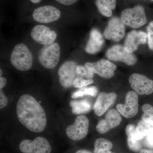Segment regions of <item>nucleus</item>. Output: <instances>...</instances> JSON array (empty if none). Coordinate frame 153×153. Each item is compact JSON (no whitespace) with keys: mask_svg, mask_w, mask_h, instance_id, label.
<instances>
[{"mask_svg":"<svg viewBox=\"0 0 153 153\" xmlns=\"http://www.w3.org/2000/svg\"><path fill=\"white\" fill-rule=\"evenodd\" d=\"M18 119L30 131L40 133L47 126V118L44 108L36 99L29 94L20 97L16 105Z\"/></svg>","mask_w":153,"mask_h":153,"instance_id":"nucleus-1","label":"nucleus"},{"mask_svg":"<svg viewBox=\"0 0 153 153\" xmlns=\"http://www.w3.org/2000/svg\"><path fill=\"white\" fill-rule=\"evenodd\" d=\"M10 61L16 69L21 71H27L33 66V55L26 45L18 44L12 52Z\"/></svg>","mask_w":153,"mask_h":153,"instance_id":"nucleus-2","label":"nucleus"},{"mask_svg":"<svg viewBox=\"0 0 153 153\" xmlns=\"http://www.w3.org/2000/svg\"><path fill=\"white\" fill-rule=\"evenodd\" d=\"M60 48L57 42L44 45L38 54L39 63L47 69L55 68L59 62L60 58Z\"/></svg>","mask_w":153,"mask_h":153,"instance_id":"nucleus-3","label":"nucleus"},{"mask_svg":"<svg viewBox=\"0 0 153 153\" xmlns=\"http://www.w3.org/2000/svg\"><path fill=\"white\" fill-rule=\"evenodd\" d=\"M120 19L124 25L132 28H140L147 22L145 9L141 5L123 10Z\"/></svg>","mask_w":153,"mask_h":153,"instance_id":"nucleus-4","label":"nucleus"},{"mask_svg":"<svg viewBox=\"0 0 153 153\" xmlns=\"http://www.w3.org/2000/svg\"><path fill=\"white\" fill-rule=\"evenodd\" d=\"M89 123V120L85 116H78L74 123L67 127L66 131V135L72 140H81L87 135Z\"/></svg>","mask_w":153,"mask_h":153,"instance_id":"nucleus-5","label":"nucleus"},{"mask_svg":"<svg viewBox=\"0 0 153 153\" xmlns=\"http://www.w3.org/2000/svg\"><path fill=\"white\" fill-rule=\"evenodd\" d=\"M23 153H50L52 147L48 140L43 137H37L34 140H25L19 145Z\"/></svg>","mask_w":153,"mask_h":153,"instance_id":"nucleus-6","label":"nucleus"},{"mask_svg":"<svg viewBox=\"0 0 153 153\" xmlns=\"http://www.w3.org/2000/svg\"><path fill=\"white\" fill-rule=\"evenodd\" d=\"M129 82L133 89L140 95H149L153 93V80L143 74H132Z\"/></svg>","mask_w":153,"mask_h":153,"instance_id":"nucleus-7","label":"nucleus"},{"mask_svg":"<svg viewBox=\"0 0 153 153\" xmlns=\"http://www.w3.org/2000/svg\"><path fill=\"white\" fill-rule=\"evenodd\" d=\"M138 105L137 94L135 91H129L126 94L125 103L118 104L117 109L125 117L131 118L137 114Z\"/></svg>","mask_w":153,"mask_h":153,"instance_id":"nucleus-8","label":"nucleus"},{"mask_svg":"<svg viewBox=\"0 0 153 153\" xmlns=\"http://www.w3.org/2000/svg\"><path fill=\"white\" fill-rule=\"evenodd\" d=\"M85 66L89 71L105 78H110L114 75L117 67L108 60L101 59L96 62L85 63Z\"/></svg>","mask_w":153,"mask_h":153,"instance_id":"nucleus-9","label":"nucleus"},{"mask_svg":"<svg viewBox=\"0 0 153 153\" xmlns=\"http://www.w3.org/2000/svg\"><path fill=\"white\" fill-rule=\"evenodd\" d=\"M61 13L59 9L52 6L39 7L33 12V19L41 23H49L55 22L60 18Z\"/></svg>","mask_w":153,"mask_h":153,"instance_id":"nucleus-10","label":"nucleus"},{"mask_svg":"<svg viewBox=\"0 0 153 153\" xmlns=\"http://www.w3.org/2000/svg\"><path fill=\"white\" fill-rule=\"evenodd\" d=\"M107 57L109 60L123 62L128 66H132L136 63L137 58L132 53L126 51L124 47L120 45L114 46L108 50Z\"/></svg>","mask_w":153,"mask_h":153,"instance_id":"nucleus-11","label":"nucleus"},{"mask_svg":"<svg viewBox=\"0 0 153 153\" xmlns=\"http://www.w3.org/2000/svg\"><path fill=\"white\" fill-rule=\"evenodd\" d=\"M76 63L73 61H67L60 66L58 71L59 81L63 87L67 88L73 85L76 77Z\"/></svg>","mask_w":153,"mask_h":153,"instance_id":"nucleus-12","label":"nucleus"},{"mask_svg":"<svg viewBox=\"0 0 153 153\" xmlns=\"http://www.w3.org/2000/svg\"><path fill=\"white\" fill-rule=\"evenodd\" d=\"M125 32V25L121 19L114 17L111 18L104 32L105 38L108 40L119 41L123 38Z\"/></svg>","mask_w":153,"mask_h":153,"instance_id":"nucleus-13","label":"nucleus"},{"mask_svg":"<svg viewBox=\"0 0 153 153\" xmlns=\"http://www.w3.org/2000/svg\"><path fill=\"white\" fill-rule=\"evenodd\" d=\"M31 36L34 41L39 44L46 45L52 44L57 38V33L48 27L43 25L34 27L31 31Z\"/></svg>","mask_w":153,"mask_h":153,"instance_id":"nucleus-14","label":"nucleus"},{"mask_svg":"<svg viewBox=\"0 0 153 153\" xmlns=\"http://www.w3.org/2000/svg\"><path fill=\"white\" fill-rule=\"evenodd\" d=\"M121 121L122 118L117 110H110L105 115L104 119L100 120L96 126V130L100 134L106 133L119 125Z\"/></svg>","mask_w":153,"mask_h":153,"instance_id":"nucleus-15","label":"nucleus"},{"mask_svg":"<svg viewBox=\"0 0 153 153\" xmlns=\"http://www.w3.org/2000/svg\"><path fill=\"white\" fill-rule=\"evenodd\" d=\"M117 97V94L114 92L100 93L94 106L95 114L99 117L102 115L113 104Z\"/></svg>","mask_w":153,"mask_h":153,"instance_id":"nucleus-16","label":"nucleus"},{"mask_svg":"<svg viewBox=\"0 0 153 153\" xmlns=\"http://www.w3.org/2000/svg\"><path fill=\"white\" fill-rule=\"evenodd\" d=\"M147 34L143 31H132L128 34L124 45L126 51L132 53L141 44H146Z\"/></svg>","mask_w":153,"mask_h":153,"instance_id":"nucleus-17","label":"nucleus"},{"mask_svg":"<svg viewBox=\"0 0 153 153\" xmlns=\"http://www.w3.org/2000/svg\"><path fill=\"white\" fill-rule=\"evenodd\" d=\"M104 40L98 30L93 29L85 47V51L89 54H94L100 51L104 44Z\"/></svg>","mask_w":153,"mask_h":153,"instance_id":"nucleus-18","label":"nucleus"},{"mask_svg":"<svg viewBox=\"0 0 153 153\" xmlns=\"http://www.w3.org/2000/svg\"><path fill=\"white\" fill-rule=\"evenodd\" d=\"M136 127L134 125L129 124L126 128V133L127 136V145L129 149L134 152H138L141 150V145L140 141L135 138Z\"/></svg>","mask_w":153,"mask_h":153,"instance_id":"nucleus-19","label":"nucleus"},{"mask_svg":"<svg viewBox=\"0 0 153 153\" xmlns=\"http://www.w3.org/2000/svg\"><path fill=\"white\" fill-rule=\"evenodd\" d=\"M116 0H96L95 4L100 13L105 17L112 15V10L115 8Z\"/></svg>","mask_w":153,"mask_h":153,"instance_id":"nucleus-20","label":"nucleus"},{"mask_svg":"<svg viewBox=\"0 0 153 153\" xmlns=\"http://www.w3.org/2000/svg\"><path fill=\"white\" fill-rule=\"evenodd\" d=\"M72 108V112L75 114H80L89 112L91 109V104L88 100H72L70 102Z\"/></svg>","mask_w":153,"mask_h":153,"instance_id":"nucleus-21","label":"nucleus"},{"mask_svg":"<svg viewBox=\"0 0 153 153\" xmlns=\"http://www.w3.org/2000/svg\"><path fill=\"white\" fill-rule=\"evenodd\" d=\"M153 129V125L148 123L144 121H140L136 127L134 134V137L138 141L141 140Z\"/></svg>","mask_w":153,"mask_h":153,"instance_id":"nucleus-22","label":"nucleus"},{"mask_svg":"<svg viewBox=\"0 0 153 153\" xmlns=\"http://www.w3.org/2000/svg\"><path fill=\"white\" fill-rule=\"evenodd\" d=\"M142 111L143 114L142 120L148 123L153 125V106L150 104H145L143 105Z\"/></svg>","mask_w":153,"mask_h":153,"instance_id":"nucleus-23","label":"nucleus"},{"mask_svg":"<svg viewBox=\"0 0 153 153\" xmlns=\"http://www.w3.org/2000/svg\"><path fill=\"white\" fill-rule=\"evenodd\" d=\"M94 149L102 150H110L112 149L113 145L109 140L105 138H98L94 142Z\"/></svg>","mask_w":153,"mask_h":153,"instance_id":"nucleus-24","label":"nucleus"},{"mask_svg":"<svg viewBox=\"0 0 153 153\" xmlns=\"http://www.w3.org/2000/svg\"><path fill=\"white\" fill-rule=\"evenodd\" d=\"M94 80L92 79H84L80 77L75 78L73 83V86L76 88H81L92 84Z\"/></svg>","mask_w":153,"mask_h":153,"instance_id":"nucleus-25","label":"nucleus"},{"mask_svg":"<svg viewBox=\"0 0 153 153\" xmlns=\"http://www.w3.org/2000/svg\"><path fill=\"white\" fill-rule=\"evenodd\" d=\"M76 74L85 76L87 79H92L94 76V73L89 71L85 66H77L76 68Z\"/></svg>","mask_w":153,"mask_h":153,"instance_id":"nucleus-26","label":"nucleus"},{"mask_svg":"<svg viewBox=\"0 0 153 153\" xmlns=\"http://www.w3.org/2000/svg\"><path fill=\"white\" fill-rule=\"evenodd\" d=\"M83 96L85 95L91 96L95 97L98 93L97 88L95 86H91L89 87H83L80 88Z\"/></svg>","mask_w":153,"mask_h":153,"instance_id":"nucleus-27","label":"nucleus"},{"mask_svg":"<svg viewBox=\"0 0 153 153\" xmlns=\"http://www.w3.org/2000/svg\"><path fill=\"white\" fill-rule=\"evenodd\" d=\"M8 100L2 90L0 89V108H4L8 104Z\"/></svg>","mask_w":153,"mask_h":153,"instance_id":"nucleus-28","label":"nucleus"},{"mask_svg":"<svg viewBox=\"0 0 153 153\" xmlns=\"http://www.w3.org/2000/svg\"><path fill=\"white\" fill-rule=\"evenodd\" d=\"M56 1L64 5L68 6L73 4L74 3L76 2L77 0H56Z\"/></svg>","mask_w":153,"mask_h":153,"instance_id":"nucleus-29","label":"nucleus"},{"mask_svg":"<svg viewBox=\"0 0 153 153\" xmlns=\"http://www.w3.org/2000/svg\"><path fill=\"white\" fill-rule=\"evenodd\" d=\"M147 38L149 47L153 50V33H148Z\"/></svg>","mask_w":153,"mask_h":153,"instance_id":"nucleus-30","label":"nucleus"},{"mask_svg":"<svg viewBox=\"0 0 153 153\" xmlns=\"http://www.w3.org/2000/svg\"><path fill=\"white\" fill-rule=\"evenodd\" d=\"M147 140L148 143L153 146V129L146 136Z\"/></svg>","mask_w":153,"mask_h":153,"instance_id":"nucleus-31","label":"nucleus"},{"mask_svg":"<svg viewBox=\"0 0 153 153\" xmlns=\"http://www.w3.org/2000/svg\"><path fill=\"white\" fill-rule=\"evenodd\" d=\"M7 80L6 78L1 76L0 77V89H2L5 86L6 83H7Z\"/></svg>","mask_w":153,"mask_h":153,"instance_id":"nucleus-32","label":"nucleus"},{"mask_svg":"<svg viewBox=\"0 0 153 153\" xmlns=\"http://www.w3.org/2000/svg\"><path fill=\"white\" fill-rule=\"evenodd\" d=\"M148 33H153V21L151 22L147 28Z\"/></svg>","mask_w":153,"mask_h":153,"instance_id":"nucleus-33","label":"nucleus"},{"mask_svg":"<svg viewBox=\"0 0 153 153\" xmlns=\"http://www.w3.org/2000/svg\"><path fill=\"white\" fill-rule=\"evenodd\" d=\"M94 153H112L111 152L108 150H102L94 149Z\"/></svg>","mask_w":153,"mask_h":153,"instance_id":"nucleus-34","label":"nucleus"},{"mask_svg":"<svg viewBox=\"0 0 153 153\" xmlns=\"http://www.w3.org/2000/svg\"><path fill=\"white\" fill-rule=\"evenodd\" d=\"M139 153H153V150L143 149L140 151Z\"/></svg>","mask_w":153,"mask_h":153,"instance_id":"nucleus-35","label":"nucleus"},{"mask_svg":"<svg viewBox=\"0 0 153 153\" xmlns=\"http://www.w3.org/2000/svg\"><path fill=\"white\" fill-rule=\"evenodd\" d=\"M75 153H92L89 152V151L86 150L85 149H80L76 151Z\"/></svg>","mask_w":153,"mask_h":153,"instance_id":"nucleus-36","label":"nucleus"},{"mask_svg":"<svg viewBox=\"0 0 153 153\" xmlns=\"http://www.w3.org/2000/svg\"><path fill=\"white\" fill-rule=\"evenodd\" d=\"M32 2L34 3V4H38L41 1V0H30Z\"/></svg>","mask_w":153,"mask_h":153,"instance_id":"nucleus-37","label":"nucleus"},{"mask_svg":"<svg viewBox=\"0 0 153 153\" xmlns=\"http://www.w3.org/2000/svg\"><path fill=\"white\" fill-rule=\"evenodd\" d=\"M0 72H1V74H0V76H1L2 75V70L1 69V70H0Z\"/></svg>","mask_w":153,"mask_h":153,"instance_id":"nucleus-38","label":"nucleus"}]
</instances>
